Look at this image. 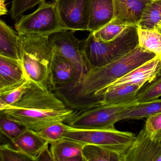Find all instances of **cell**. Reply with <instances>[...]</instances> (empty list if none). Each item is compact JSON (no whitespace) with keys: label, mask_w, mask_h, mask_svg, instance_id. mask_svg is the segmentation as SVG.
<instances>
[{"label":"cell","mask_w":161,"mask_h":161,"mask_svg":"<svg viewBox=\"0 0 161 161\" xmlns=\"http://www.w3.org/2000/svg\"><path fill=\"white\" fill-rule=\"evenodd\" d=\"M114 18L113 0H91L88 31H98Z\"/></svg>","instance_id":"cell-17"},{"label":"cell","mask_w":161,"mask_h":161,"mask_svg":"<svg viewBox=\"0 0 161 161\" xmlns=\"http://www.w3.org/2000/svg\"><path fill=\"white\" fill-rule=\"evenodd\" d=\"M43 0H13L10 10L12 19L18 21L23 14L28 10L33 8Z\"/></svg>","instance_id":"cell-29"},{"label":"cell","mask_w":161,"mask_h":161,"mask_svg":"<svg viewBox=\"0 0 161 161\" xmlns=\"http://www.w3.org/2000/svg\"><path fill=\"white\" fill-rule=\"evenodd\" d=\"M75 32L65 30L52 35L49 39L53 52L61 54L76 65L80 72L79 77L88 71L90 67L85 54L86 39L76 38Z\"/></svg>","instance_id":"cell-8"},{"label":"cell","mask_w":161,"mask_h":161,"mask_svg":"<svg viewBox=\"0 0 161 161\" xmlns=\"http://www.w3.org/2000/svg\"><path fill=\"white\" fill-rule=\"evenodd\" d=\"M18 34L4 21L0 20V55L22 62Z\"/></svg>","instance_id":"cell-19"},{"label":"cell","mask_w":161,"mask_h":161,"mask_svg":"<svg viewBox=\"0 0 161 161\" xmlns=\"http://www.w3.org/2000/svg\"><path fill=\"white\" fill-rule=\"evenodd\" d=\"M63 137L102 146L124 155L135 141L136 136L129 132L114 130H80L72 129Z\"/></svg>","instance_id":"cell-7"},{"label":"cell","mask_w":161,"mask_h":161,"mask_svg":"<svg viewBox=\"0 0 161 161\" xmlns=\"http://www.w3.org/2000/svg\"><path fill=\"white\" fill-rule=\"evenodd\" d=\"M154 30L157 31L161 35V21H160L158 24L156 25Z\"/></svg>","instance_id":"cell-34"},{"label":"cell","mask_w":161,"mask_h":161,"mask_svg":"<svg viewBox=\"0 0 161 161\" xmlns=\"http://www.w3.org/2000/svg\"><path fill=\"white\" fill-rule=\"evenodd\" d=\"M11 142L15 147L31 157L33 161H36L42 151L50 144L36 131L29 129Z\"/></svg>","instance_id":"cell-15"},{"label":"cell","mask_w":161,"mask_h":161,"mask_svg":"<svg viewBox=\"0 0 161 161\" xmlns=\"http://www.w3.org/2000/svg\"><path fill=\"white\" fill-rule=\"evenodd\" d=\"M153 0H113L114 18L130 25L136 26L143 10Z\"/></svg>","instance_id":"cell-14"},{"label":"cell","mask_w":161,"mask_h":161,"mask_svg":"<svg viewBox=\"0 0 161 161\" xmlns=\"http://www.w3.org/2000/svg\"><path fill=\"white\" fill-rule=\"evenodd\" d=\"M50 144L53 161H84L82 150L86 144L63 137Z\"/></svg>","instance_id":"cell-16"},{"label":"cell","mask_w":161,"mask_h":161,"mask_svg":"<svg viewBox=\"0 0 161 161\" xmlns=\"http://www.w3.org/2000/svg\"><path fill=\"white\" fill-rule=\"evenodd\" d=\"M130 26L114 19L99 30L91 33L96 39L107 42L114 40Z\"/></svg>","instance_id":"cell-25"},{"label":"cell","mask_w":161,"mask_h":161,"mask_svg":"<svg viewBox=\"0 0 161 161\" xmlns=\"http://www.w3.org/2000/svg\"><path fill=\"white\" fill-rule=\"evenodd\" d=\"M161 113V99L137 103L124 109L119 115V120L140 119Z\"/></svg>","instance_id":"cell-20"},{"label":"cell","mask_w":161,"mask_h":161,"mask_svg":"<svg viewBox=\"0 0 161 161\" xmlns=\"http://www.w3.org/2000/svg\"><path fill=\"white\" fill-rule=\"evenodd\" d=\"M144 127L152 136L161 138V113L147 118Z\"/></svg>","instance_id":"cell-31"},{"label":"cell","mask_w":161,"mask_h":161,"mask_svg":"<svg viewBox=\"0 0 161 161\" xmlns=\"http://www.w3.org/2000/svg\"><path fill=\"white\" fill-rule=\"evenodd\" d=\"M161 71V56H156L130 71L107 87L125 84H136L142 87L144 85L153 80Z\"/></svg>","instance_id":"cell-13"},{"label":"cell","mask_w":161,"mask_h":161,"mask_svg":"<svg viewBox=\"0 0 161 161\" xmlns=\"http://www.w3.org/2000/svg\"><path fill=\"white\" fill-rule=\"evenodd\" d=\"M72 128L64 122H59L36 132L51 144L63 138L64 135Z\"/></svg>","instance_id":"cell-28"},{"label":"cell","mask_w":161,"mask_h":161,"mask_svg":"<svg viewBox=\"0 0 161 161\" xmlns=\"http://www.w3.org/2000/svg\"><path fill=\"white\" fill-rule=\"evenodd\" d=\"M123 161H161V138L153 137L144 127Z\"/></svg>","instance_id":"cell-11"},{"label":"cell","mask_w":161,"mask_h":161,"mask_svg":"<svg viewBox=\"0 0 161 161\" xmlns=\"http://www.w3.org/2000/svg\"><path fill=\"white\" fill-rule=\"evenodd\" d=\"M161 21V0H153L143 10L136 26L143 29L154 30Z\"/></svg>","instance_id":"cell-23"},{"label":"cell","mask_w":161,"mask_h":161,"mask_svg":"<svg viewBox=\"0 0 161 161\" xmlns=\"http://www.w3.org/2000/svg\"><path fill=\"white\" fill-rule=\"evenodd\" d=\"M161 97V71L149 82L144 85L137 93L136 102L142 103L157 99Z\"/></svg>","instance_id":"cell-26"},{"label":"cell","mask_w":161,"mask_h":161,"mask_svg":"<svg viewBox=\"0 0 161 161\" xmlns=\"http://www.w3.org/2000/svg\"><path fill=\"white\" fill-rule=\"evenodd\" d=\"M157 55L139 46L108 64L92 68L74 81L56 87L53 92L74 110H79L95 94Z\"/></svg>","instance_id":"cell-1"},{"label":"cell","mask_w":161,"mask_h":161,"mask_svg":"<svg viewBox=\"0 0 161 161\" xmlns=\"http://www.w3.org/2000/svg\"><path fill=\"white\" fill-rule=\"evenodd\" d=\"M84 161H123L124 155L102 146L86 144L83 148Z\"/></svg>","instance_id":"cell-21"},{"label":"cell","mask_w":161,"mask_h":161,"mask_svg":"<svg viewBox=\"0 0 161 161\" xmlns=\"http://www.w3.org/2000/svg\"><path fill=\"white\" fill-rule=\"evenodd\" d=\"M22 63L27 77L43 89L49 88L50 69L53 57L49 36L19 34Z\"/></svg>","instance_id":"cell-3"},{"label":"cell","mask_w":161,"mask_h":161,"mask_svg":"<svg viewBox=\"0 0 161 161\" xmlns=\"http://www.w3.org/2000/svg\"><path fill=\"white\" fill-rule=\"evenodd\" d=\"M141 88L140 85L136 84L108 86L92 96L80 110L98 105H118L136 103V97Z\"/></svg>","instance_id":"cell-10"},{"label":"cell","mask_w":161,"mask_h":161,"mask_svg":"<svg viewBox=\"0 0 161 161\" xmlns=\"http://www.w3.org/2000/svg\"><path fill=\"white\" fill-rule=\"evenodd\" d=\"M0 157L1 161H33L31 157L8 144H2L0 146Z\"/></svg>","instance_id":"cell-30"},{"label":"cell","mask_w":161,"mask_h":161,"mask_svg":"<svg viewBox=\"0 0 161 161\" xmlns=\"http://www.w3.org/2000/svg\"><path fill=\"white\" fill-rule=\"evenodd\" d=\"M137 27L138 46L157 56H161V35L155 30Z\"/></svg>","instance_id":"cell-24"},{"label":"cell","mask_w":161,"mask_h":161,"mask_svg":"<svg viewBox=\"0 0 161 161\" xmlns=\"http://www.w3.org/2000/svg\"><path fill=\"white\" fill-rule=\"evenodd\" d=\"M138 46L136 25L129 26L114 40L107 42L96 39L90 33L86 40V56L90 69L99 67L121 58Z\"/></svg>","instance_id":"cell-4"},{"label":"cell","mask_w":161,"mask_h":161,"mask_svg":"<svg viewBox=\"0 0 161 161\" xmlns=\"http://www.w3.org/2000/svg\"><path fill=\"white\" fill-rule=\"evenodd\" d=\"M54 3L65 30L88 31L91 0H54Z\"/></svg>","instance_id":"cell-9"},{"label":"cell","mask_w":161,"mask_h":161,"mask_svg":"<svg viewBox=\"0 0 161 161\" xmlns=\"http://www.w3.org/2000/svg\"><path fill=\"white\" fill-rule=\"evenodd\" d=\"M74 111L53 91L42 89L31 82L16 103L0 112L26 129L37 131L54 123L64 122Z\"/></svg>","instance_id":"cell-2"},{"label":"cell","mask_w":161,"mask_h":161,"mask_svg":"<svg viewBox=\"0 0 161 161\" xmlns=\"http://www.w3.org/2000/svg\"><path fill=\"white\" fill-rule=\"evenodd\" d=\"M26 78L22 62L0 55V89L16 84Z\"/></svg>","instance_id":"cell-18"},{"label":"cell","mask_w":161,"mask_h":161,"mask_svg":"<svg viewBox=\"0 0 161 161\" xmlns=\"http://www.w3.org/2000/svg\"><path fill=\"white\" fill-rule=\"evenodd\" d=\"M53 52L49 76V88L53 91L58 86L72 82L80 75L74 64L61 54Z\"/></svg>","instance_id":"cell-12"},{"label":"cell","mask_w":161,"mask_h":161,"mask_svg":"<svg viewBox=\"0 0 161 161\" xmlns=\"http://www.w3.org/2000/svg\"><path fill=\"white\" fill-rule=\"evenodd\" d=\"M5 0H0V15L3 16L7 14Z\"/></svg>","instance_id":"cell-33"},{"label":"cell","mask_w":161,"mask_h":161,"mask_svg":"<svg viewBox=\"0 0 161 161\" xmlns=\"http://www.w3.org/2000/svg\"><path fill=\"white\" fill-rule=\"evenodd\" d=\"M36 161H53L50 150L49 149L48 146L45 148L37 157Z\"/></svg>","instance_id":"cell-32"},{"label":"cell","mask_w":161,"mask_h":161,"mask_svg":"<svg viewBox=\"0 0 161 161\" xmlns=\"http://www.w3.org/2000/svg\"><path fill=\"white\" fill-rule=\"evenodd\" d=\"M0 116L1 132L11 141L17 138L27 130L25 127L7 117L4 114L1 113Z\"/></svg>","instance_id":"cell-27"},{"label":"cell","mask_w":161,"mask_h":161,"mask_svg":"<svg viewBox=\"0 0 161 161\" xmlns=\"http://www.w3.org/2000/svg\"><path fill=\"white\" fill-rule=\"evenodd\" d=\"M131 104L98 105L74 110L64 123L73 129L80 130H114L120 113Z\"/></svg>","instance_id":"cell-5"},{"label":"cell","mask_w":161,"mask_h":161,"mask_svg":"<svg viewBox=\"0 0 161 161\" xmlns=\"http://www.w3.org/2000/svg\"><path fill=\"white\" fill-rule=\"evenodd\" d=\"M34 13L22 15L15 24L19 34H31L50 36L65 31L59 19L54 2L47 3L43 0Z\"/></svg>","instance_id":"cell-6"},{"label":"cell","mask_w":161,"mask_h":161,"mask_svg":"<svg viewBox=\"0 0 161 161\" xmlns=\"http://www.w3.org/2000/svg\"><path fill=\"white\" fill-rule=\"evenodd\" d=\"M31 81L28 78L16 84L0 89V111L16 103L30 87Z\"/></svg>","instance_id":"cell-22"}]
</instances>
